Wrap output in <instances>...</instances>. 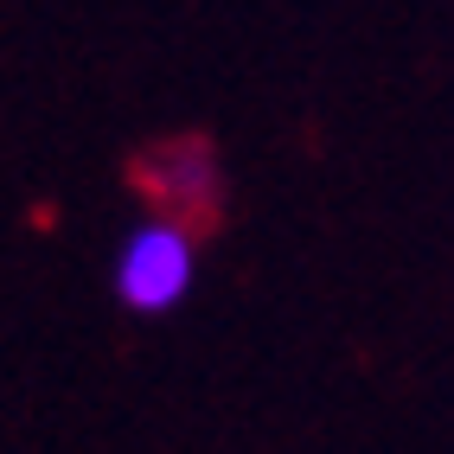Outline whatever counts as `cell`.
<instances>
[{
  "label": "cell",
  "instance_id": "cell-1",
  "mask_svg": "<svg viewBox=\"0 0 454 454\" xmlns=\"http://www.w3.org/2000/svg\"><path fill=\"white\" fill-rule=\"evenodd\" d=\"M199 276V256H192V231L173 224V218H147L141 231H129L122 256H115V294H122L129 314H167L186 301Z\"/></svg>",
  "mask_w": 454,
  "mask_h": 454
},
{
  "label": "cell",
  "instance_id": "cell-2",
  "mask_svg": "<svg viewBox=\"0 0 454 454\" xmlns=\"http://www.w3.org/2000/svg\"><path fill=\"white\" fill-rule=\"evenodd\" d=\"M135 179L167 205V218H173V224H186V231H192L199 211H205V218H218L224 186H218V160H211V147H205V141L147 147L141 167H135Z\"/></svg>",
  "mask_w": 454,
  "mask_h": 454
}]
</instances>
